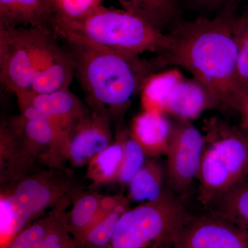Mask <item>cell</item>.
<instances>
[{
    "label": "cell",
    "instance_id": "obj_1",
    "mask_svg": "<svg viewBox=\"0 0 248 248\" xmlns=\"http://www.w3.org/2000/svg\"><path fill=\"white\" fill-rule=\"evenodd\" d=\"M236 1L223 6L213 19L205 17L177 23L169 31L170 46L161 54L166 66H179L205 84L231 110L241 88L236 71L237 47L234 24Z\"/></svg>",
    "mask_w": 248,
    "mask_h": 248
},
{
    "label": "cell",
    "instance_id": "obj_2",
    "mask_svg": "<svg viewBox=\"0 0 248 248\" xmlns=\"http://www.w3.org/2000/svg\"><path fill=\"white\" fill-rule=\"evenodd\" d=\"M60 40L73 58L88 107L111 122L124 115L149 77L167 66L159 55L146 59L79 40Z\"/></svg>",
    "mask_w": 248,
    "mask_h": 248
},
{
    "label": "cell",
    "instance_id": "obj_3",
    "mask_svg": "<svg viewBox=\"0 0 248 248\" xmlns=\"http://www.w3.org/2000/svg\"><path fill=\"white\" fill-rule=\"evenodd\" d=\"M58 40L72 39L122 53L161 55L169 49L171 39L149 22L125 11L101 6L89 16L53 26Z\"/></svg>",
    "mask_w": 248,
    "mask_h": 248
},
{
    "label": "cell",
    "instance_id": "obj_4",
    "mask_svg": "<svg viewBox=\"0 0 248 248\" xmlns=\"http://www.w3.org/2000/svg\"><path fill=\"white\" fill-rule=\"evenodd\" d=\"M77 189L63 170L35 171L1 186L0 248H6L16 235L46 209L74 199Z\"/></svg>",
    "mask_w": 248,
    "mask_h": 248
},
{
    "label": "cell",
    "instance_id": "obj_5",
    "mask_svg": "<svg viewBox=\"0 0 248 248\" xmlns=\"http://www.w3.org/2000/svg\"><path fill=\"white\" fill-rule=\"evenodd\" d=\"M198 177V200L208 208L248 176V135L242 128L212 119L205 125Z\"/></svg>",
    "mask_w": 248,
    "mask_h": 248
},
{
    "label": "cell",
    "instance_id": "obj_6",
    "mask_svg": "<svg viewBox=\"0 0 248 248\" xmlns=\"http://www.w3.org/2000/svg\"><path fill=\"white\" fill-rule=\"evenodd\" d=\"M193 217L166 187L157 200L130 208L121 217L107 248H173Z\"/></svg>",
    "mask_w": 248,
    "mask_h": 248
},
{
    "label": "cell",
    "instance_id": "obj_7",
    "mask_svg": "<svg viewBox=\"0 0 248 248\" xmlns=\"http://www.w3.org/2000/svg\"><path fill=\"white\" fill-rule=\"evenodd\" d=\"M55 39L50 29L0 28V81L4 89L16 96L30 92Z\"/></svg>",
    "mask_w": 248,
    "mask_h": 248
},
{
    "label": "cell",
    "instance_id": "obj_8",
    "mask_svg": "<svg viewBox=\"0 0 248 248\" xmlns=\"http://www.w3.org/2000/svg\"><path fill=\"white\" fill-rule=\"evenodd\" d=\"M204 136L190 121L172 124L167 155V187L181 200L200 172Z\"/></svg>",
    "mask_w": 248,
    "mask_h": 248
},
{
    "label": "cell",
    "instance_id": "obj_9",
    "mask_svg": "<svg viewBox=\"0 0 248 248\" xmlns=\"http://www.w3.org/2000/svg\"><path fill=\"white\" fill-rule=\"evenodd\" d=\"M23 146L37 164L63 170L68 160V133L48 120H27L19 115L9 122Z\"/></svg>",
    "mask_w": 248,
    "mask_h": 248
},
{
    "label": "cell",
    "instance_id": "obj_10",
    "mask_svg": "<svg viewBox=\"0 0 248 248\" xmlns=\"http://www.w3.org/2000/svg\"><path fill=\"white\" fill-rule=\"evenodd\" d=\"M173 248H248V233L212 212L193 217Z\"/></svg>",
    "mask_w": 248,
    "mask_h": 248
},
{
    "label": "cell",
    "instance_id": "obj_11",
    "mask_svg": "<svg viewBox=\"0 0 248 248\" xmlns=\"http://www.w3.org/2000/svg\"><path fill=\"white\" fill-rule=\"evenodd\" d=\"M107 116L90 110L68 133V160L76 166L89 164L115 140Z\"/></svg>",
    "mask_w": 248,
    "mask_h": 248
},
{
    "label": "cell",
    "instance_id": "obj_12",
    "mask_svg": "<svg viewBox=\"0 0 248 248\" xmlns=\"http://www.w3.org/2000/svg\"><path fill=\"white\" fill-rule=\"evenodd\" d=\"M18 105H30L51 117L67 133L89 112L79 97L69 89L35 94L31 92L17 96Z\"/></svg>",
    "mask_w": 248,
    "mask_h": 248
},
{
    "label": "cell",
    "instance_id": "obj_13",
    "mask_svg": "<svg viewBox=\"0 0 248 248\" xmlns=\"http://www.w3.org/2000/svg\"><path fill=\"white\" fill-rule=\"evenodd\" d=\"M220 108L219 102L212 91L195 78H184L178 83L170 96L165 108L166 115L178 120L192 121L205 111Z\"/></svg>",
    "mask_w": 248,
    "mask_h": 248
},
{
    "label": "cell",
    "instance_id": "obj_14",
    "mask_svg": "<svg viewBox=\"0 0 248 248\" xmlns=\"http://www.w3.org/2000/svg\"><path fill=\"white\" fill-rule=\"evenodd\" d=\"M172 128L166 114L143 110L134 117L129 133L146 156L155 159L167 155Z\"/></svg>",
    "mask_w": 248,
    "mask_h": 248
},
{
    "label": "cell",
    "instance_id": "obj_15",
    "mask_svg": "<svg viewBox=\"0 0 248 248\" xmlns=\"http://www.w3.org/2000/svg\"><path fill=\"white\" fill-rule=\"evenodd\" d=\"M52 0H0V28L52 30Z\"/></svg>",
    "mask_w": 248,
    "mask_h": 248
},
{
    "label": "cell",
    "instance_id": "obj_16",
    "mask_svg": "<svg viewBox=\"0 0 248 248\" xmlns=\"http://www.w3.org/2000/svg\"><path fill=\"white\" fill-rule=\"evenodd\" d=\"M35 159L29 155L9 122H1L0 127V168L3 186L26 177L33 171Z\"/></svg>",
    "mask_w": 248,
    "mask_h": 248
},
{
    "label": "cell",
    "instance_id": "obj_17",
    "mask_svg": "<svg viewBox=\"0 0 248 248\" xmlns=\"http://www.w3.org/2000/svg\"><path fill=\"white\" fill-rule=\"evenodd\" d=\"M76 76V67L71 54L58 44L44 66L36 73L31 92L50 93L68 89Z\"/></svg>",
    "mask_w": 248,
    "mask_h": 248
},
{
    "label": "cell",
    "instance_id": "obj_18",
    "mask_svg": "<svg viewBox=\"0 0 248 248\" xmlns=\"http://www.w3.org/2000/svg\"><path fill=\"white\" fill-rule=\"evenodd\" d=\"M122 9L142 18L164 32L171 29L182 17L179 0H117Z\"/></svg>",
    "mask_w": 248,
    "mask_h": 248
},
{
    "label": "cell",
    "instance_id": "obj_19",
    "mask_svg": "<svg viewBox=\"0 0 248 248\" xmlns=\"http://www.w3.org/2000/svg\"><path fill=\"white\" fill-rule=\"evenodd\" d=\"M125 133L124 129H118L113 142L88 164L86 177L94 184L117 182L123 159Z\"/></svg>",
    "mask_w": 248,
    "mask_h": 248
},
{
    "label": "cell",
    "instance_id": "obj_20",
    "mask_svg": "<svg viewBox=\"0 0 248 248\" xmlns=\"http://www.w3.org/2000/svg\"><path fill=\"white\" fill-rule=\"evenodd\" d=\"M184 78L177 68L163 70L152 75L147 79L140 94L143 110L165 113L171 93Z\"/></svg>",
    "mask_w": 248,
    "mask_h": 248
},
{
    "label": "cell",
    "instance_id": "obj_21",
    "mask_svg": "<svg viewBox=\"0 0 248 248\" xmlns=\"http://www.w3.org/2000/svg\"><path fill=\"white\" fill-rule=\"evenodd\" d=\"M208 209L248 233V176L227 190Z\"/></svg>",
    "mask_w": 248,
    "mask_h": 248
},
{
    "label": "cell",
    "instance_id": "obj_22",
    "mask_svg": "<svg viewBox=\"0 0 248 248\" xmlns=\"http://www.w3.org/2000/svg\"><path fill=\"white\" fill-rule=\"evenodd\" d=\"M155 158L145 161L141 169L128 184L129 200L137 202L157 200L165 190L164 174L161 165Z\"/></svg>",
    "mask_w": 248,
    "mask_h": 248
},
{
    "label": "cell",
    "instance_id": "obj_23",
    "mask_svg": "<svg viewBox=\"0 0 248 248\" xmlns=\"http://www.w3.org/2000/svg\"><path fill=\"white\" fill-rule=\"evenodd\" d=\"M102 197V195L92 192L77 195L71 210L66 213L67 228L74 239L83 234L94 222L103 218L99 215Z\"/></svg>",
    "mask_w": 248,
    "mask_h": 248
},
{
    "label": "cell",
    "instance_id": "obj_24",
    "mask_svg": "<svg viewBox=\"0 0 248 248\" xmlns=\"http://www.w3.org/2000/svg\"><path fill=\"white\" fill-rule=\"evenodd\" d=\"M130 200L127 197L112 213L97 220L76 239L78 248H107L115 232L121 217L129 210Z\"/></svg>",
    "mask_w": 248,
    "mask_h": 248
},
{
    "label": "cell",
    "instance_id": "obj_25",
    "mask_svg": "<svg viewBox=\"0 0 248 248\" xmlns=\"http://www.w3.org/2000/svg\"><path fill=\"white\" fill-rule=\"evenodd\" d=\"M71 200L65 201L53 208L48 216L23 229L6 248H37L48 233L64 219Z\"/></svg>",
    "mask_w": 248,
    "mask_h": 248
},
{
    "label": "cell",
    "instance_id": "obj_26",
    "mask_svg": "<svg viewBox=\"0 0 248 248\" xmlns=\"http://www.w3.org/2000/svg\"><path fill=\"white\" fill-rule=\"evenodd\" d=\"M103 1L104 0H52V28L55 24L73 22L89 16L102 6Z\"/></svg>",
    "mask_w": 248,
    "mask_h": 248
},
{
    "label": "cell",
    "instance_id": "obj_27",
    "mask_svg": "<svg viewBox=\"0 0 248 248\" xmlns=\"http://www.w3.org/2000/svg\"><path fill=\"white\" fill-rule=\"evenodd\" d=\"M145 156L146 155L141 147L126 130L124 139L123 159L117 182L122 185H128L134 176L144 164Z\"/></svg>",
    "mask_w": 248,
    "mask_h": 248
},
{
    "label": "cell",
    "instance_id": "obj_28",
    "mask_svg": "<svg viewBox=\"0 0 248 248\" xmlns=\"http://www.w3.org/2000/svg\"><path fill=\"white\" fill-rule=\"evenodd\" d=\"M234 37L237 47L238 79L241 86L248 87V9L236 17Z\"/></svg>",
    "mask_w": 248,
    "mask_h": 248
},
{
    "label": "cell",
    "instance_id": "obj_29",
    "mask_svg": "<svg viewBox=\"0 0 248 248\" xmlns=\"http://www.w3.org/2000/svg\"><path fill=\"white\" fill-rule=\"evenodd\" d=\"M37 248H78L74 238L67 228L66 217L48 233Z\"/></svg>",
    "mask_w": 248,
    "mask_h": 248
},
{
    "label": "cell",
    "instance_id": "obj_30",
    "mask_svg": "<svg viewBox=\"0 0 248 248\" xmlns=\"http://www.w3.org/2000/svg\"><path fill=\"white\" fill-rule=\"evenodd\" d=\"M127 197L120 194V195L114 196H102L100 201V206H99V213L104 215L112 213L117 208V207Z\"/></svg>",
    "mask_w": 248,
    "mask_h": 248
},
{
    "label": "cell",
    "instance_id": "obj_31",
    "mask_svg": "<svg viewBox=\"0 0 248 248\" xmlns=\"http://www.w3.org/2000/svg\"><path fill=\"white\" fill-rule=\"evenodd\" d=\"M241 108H248V87L241 86L232 102L231 110L237 111Z\"/></svg>",
    "mask_w": 248,
    "mask_h": 248
},
{
    "label": "cell",
    "instance_id": "obj_32",
    "mask_svg": "<svg viewBox=\"0 0 248 248\" xmlns=\"http://www.w3.org/2000/svg\"><path fill=\"white\" fill-rule=\"evenodd\" d=\"M236 112H239L241 116V122H242L243 130L248 135V108H241L237 110Z\"/></svg>",
    "mask_w": 248,
    "mask_h": 248
},
{
    "label": "cell",
    "instance_id": "obj_33",
    "mask_svg": "<svg viewBox=\"0 0 248 248\" xmlns=\"http://www.w3.org/2000/svg\"><path fill=\"white\" fill-rule=\"evenodd\" d=\"M196 3L198 4L208 5V6H216V5H220L225 4V5L234 1L235 0H193Z\"/></svg>",
    "mask_w": 248,
    "mask_h": 248
}]
</instances>
